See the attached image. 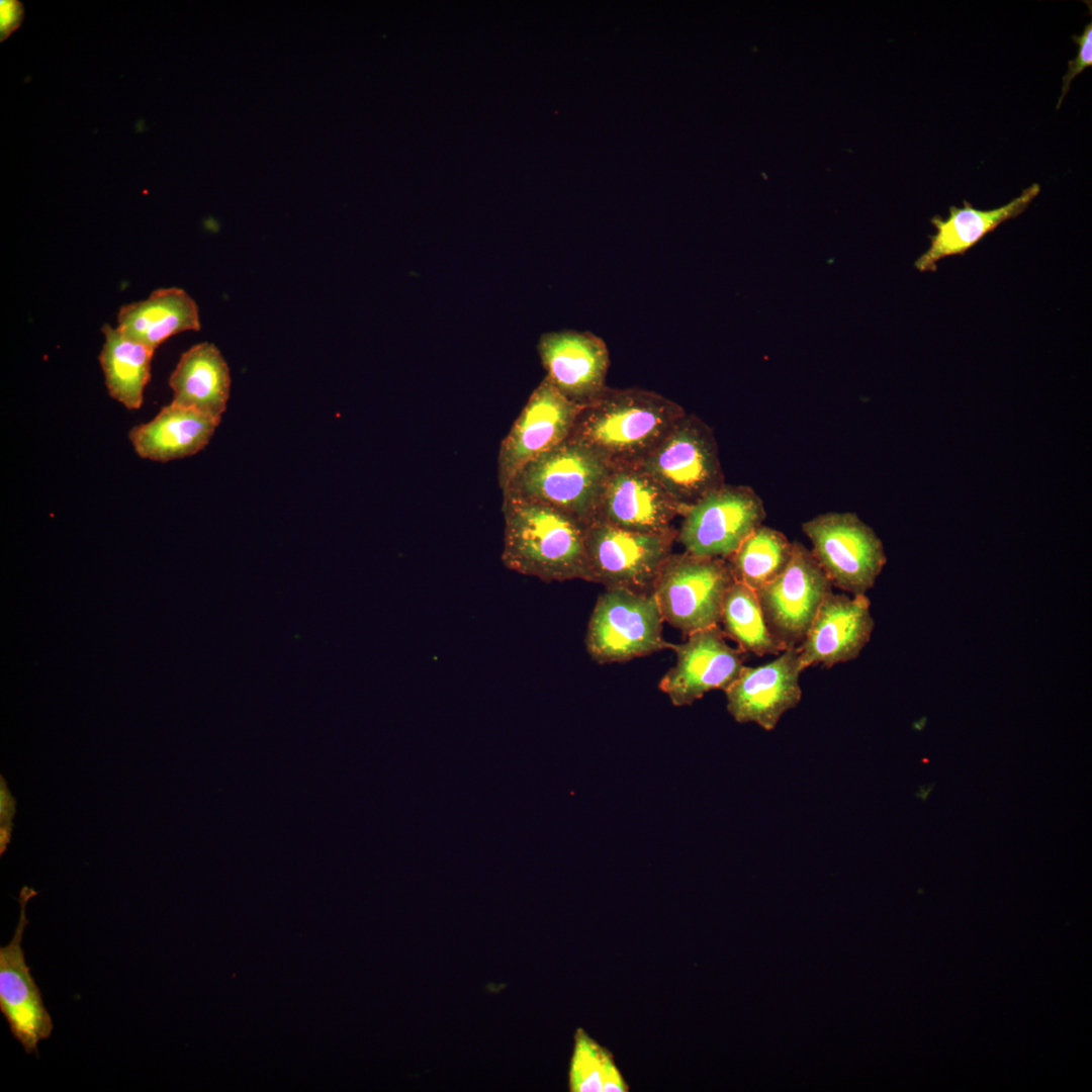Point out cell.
<instances>
[{
	"label": "cell",
	"mask_w": 1092,
	"mask_h": 1092,
	"mask_svg": "<svg viewBox=\"0 0 1092 1092\" xmlns=\"http://www.w3.org/2000/svg\"><path fill=\"white\" fill-rule=\"evenodd\" d=\"M687 414L654 391L606 387L577 414L568 438L610 466L638 465Z\"/></svg>",
	"instance_id": "1"
},
{
	"label": "cell",
	"mask_w": 1092,
	"mask_h": 1092,
	"mask_svg": "<svg viewBox=\"0 0 1092 1092\" xmlns=\"http://www.w3.org/2000/svg\"><path fill=\"white\" fill-rule=\"evenodd\" d=\"M502 562L510 570L545 582H590L585 524L563 511L536 502L503 497Z\"/></svg>",
	"instance_id": "2"
},
{
	"label": "cell",
	"mask_w": 1092,
	"mask_h": 1092,
	"mask_svg": "<svg viewBox=\"0 0 1092 1092\" xmlns=\"http://www.w3.org/2000/svg\"><path fill=\"white\" fill-rule=\"evenodd\" d=\"M609 469L595 452L567 438L524 466L502 493L553 507L587 525L595 521Z\"/></svg>",
	"instance_id": "3"
},
{
	"label": "cell",
	"mask_w": 1092,
	"mask_h": 1092,
	"mask_svg": "<svg viewBox=\"0 0 1092 1092\" xmlns=\"http://www.w3.org/2000/svg\"><path fill=\"white\" fill-rule=\"evenodd\" d=\"M687 510L725 484L712 428L686 414L638 464Z\"/></svg>",
	"instance_id": "4"
},
{
	"label": "cell",
	"mask_w": 1092,
	"mask_h": 1092,
	"mask_svg": "<svg viewBox=\"0 0 1092 1092\" xmlns=\"http://www.w3.org/2000/svg\"><path fill=\"white\" fill-rule=\"evenodd\" d=\"M733 581L727 559L671 553L657 575L653 595L663 621L688 636L720 624Z\"/></svg>",
	"instance_id": "5"
},
{
	"label": "cell",
	"mask_w": 1092,
	"mask_h": 1092,
	"mask_svg": "<svg viewBox=\"0 0 1092 1092\" xmlns=\"http://www.w3.org/2000/svg\"><path fill=\"white\" fill-rule=\"evenodd\" d=\"M653 593L606 588L589 618L585 647L599 664L625 662L670 648Z\"/></svg>",
	"instance_id": "6"
},
{
	"label": "cell",
	"mask_w": 1092,
	"mask_h": 1092,
	"mask_svg": "<svg viewBox=\"0 0 1092 1092\" xmlns=\"http://www.w3.org/2000/svg\"><path fill=\"white\" fill-rule=\"evenodd\" d=\"M802 531L830 583L852 596L866 595L887 563L882 540L854 513L820 514L804 522Z\"/></svg>",
	"instance_id": "7"
},
{
	"label": "cell",
	"mask_w": 1092,
	"mask_h": 1092,
	"mask_svg": "<svg viewBox=\"0 0 1092 1092\" xmlns=\"http://www.w3.org/2000/svg\"><path fill=\"white\" fill-rule=\"evenodd\" d=\"M674 528L662 534L628 531L603 522L585 526L590 582L606 588L653 593L657 575L676 539Z\"/></svg>",
	"instance_id": "8"
},
{
	"label": "cell",
	"mask_w": 1092,
	"mask_h": 1092,
	"mask_svg": "<svg viewBox=\"0 0 1092 1092\" xmlns=\"http://www.w3.org/2000/svg\"><path fill=\"white\" fill-rule=\"evenodd\" d=\"M765 517L754 489L725 483L687 510L675 541L690 554L728 559Z\"/></svg>",
	"instance_id": "9"
},
{
	"label": "cell",
	"mask_w": 1092,
	"mask_h": 1092,
	"mask_svg": "<svg viewBox=\"0 0 1092 1092\" xmlns=\"http://www.w3.org/2000/svg\"><path fill=\"white\" fill-rule=\"evenodd\" d=\"M832 584L804 544L794 541L783 572L755 592L767 629L785 650L804 640Z\"/></svg>",
	"instance_id": "10"
},
{
	"label": "cell",
	"mask_w": 1092,
	"mask_h": 1092,
	"mask_svg": "<svg viewBox=\"0 0 1092 1092\" xmlns=\"http://www.w3.org/2000/svg\"><path fill=\"white\" fill-rule=\"evenodd\" d=\"M580 408L544 377L500 443L497 479L502 491L524 466L569 437Z\"/></svg>",
	"instance_id": "11"
},
{
	"label": "cell",
	"mask_w": 1092,
	"mask_h": 1092,
	"mask_svg": "<svg viewBox=\"0 0 1092 1092\" xmlns=\"http://www.w3.org/2000/svg\"><path fill=\"white\" fill-rule=\"evenodd\" d=\"M726 638L718 625L670 645L676 662L661 678L659 689L674 706L692 705L710 691H726L738 677L746 653L731 647Z\"/></svg>",
	"instance_id": "12"
},
{
	"label": "cell",
	"mask_w": 1092,
	"mask_h": 1092,
	"mask_svg": "<svg viewBox=\"0 0 1092 1092\" xmlns=\"http://www.w3.org/2000/svg\"><path fill=\"white\" fill-rule=\"evenodd\" d=\"M36 895L32 888L24 886L21 889L20 915L14 935L7 945L0 947V1011L24 1052L38 1057V1042L50 1037L54 1024L21 946L28 924L25 907Z\"/></svg>",
	"instance_id": "13"
},
{
	"label": "cell",
	"mask_w": 1092,
	"mask_h": 1092,
	"mask_svg": "<svg viewBox=\"0 0 1092 1092\" xmlns=\"http://www.w3.org/2000/svg\"><path fill=\"white\" fill-rule=\"evenodd\" d=\"M682 509L639 465L610 466L595 521L628 531L662 534L673 529ZM594 521V522H595Z\"/></svg>",
	"instance_id": "14"
},
{
	"label": "cell",
	"mask_w": 1092,
	"mask_h": 1092,
	"mask_svg": "<svg viewBox=\"0 0 1092 1092\" xmlns=\"http://www.w3.org/2000/svg\"><path fill=\"white\" fill-rule=\"evenodd\" d=\"M804 667L798 647L788 648L759 666H743L738 677L724 691L727 711L738 723H755L766 731L802 698L799 678Z\"/></svg>",
	"instance_id": "15"
},
{
	"label": "cell",
	"mask_w": 1092,
	"mask_h": 1092,
	"mask_svg": "<svg viewBox=\"0 0 1092 1092\" xmlns=\"http://www.w3.org/2000/svg\"><path fill=\"white\" fill-rule=\"evenodd\" d=\"M546 378L569 401L585 406L606 389L609 351L590 332L543 334L537 345Z\"/></svg>",
	"instance_id": "16"
},
{
	"label": "cell",
	"mask_w": 1092,
	"mask_h": 1092,
	"mask_svg": "<svg viewBox=\"0 0 1092 1092\" xmlns=\"http://www.w3.org/2000/svg\"><path fill=\"white\" fill-rule=\"evenodd\" d=\"M874 627L866 595L848 597L831 590L798 646L804 669L818 664L831 667L855 659L869 643Z\"/></svg>",
	"instance_id": "17"
},
{
	"label": "cell",
	"mask_w": 1092,
	"mask_h": 1092,
	"mask_svg": "<svg viewBox=\"0 0 1092 1092\" xmlns=\"http://www.w3.org/2000/svg\"><path fill=\"white\" fill-rule=\"evenodd\" d=\"M1039 192L1040 185L1033 183L1017 197L995 209L980 210L964 200L962 207L949 206L946 218L932 216L930 222L936 232L929 236V248L915 261V268L922 273L935 272L940 260L965 255L1003 222L1024 212Z\"/></svg>",
	"instance_id": "18"
},
{
	"label": "cell",
	"mask_w": 1092,
	"mask_h": 1092,
	"mask_svg": "<svg viewBox=\"0 0 1092 1092\" xmlns=\"http://www.w3.org/2000/svg\"><path fill=\"white\" fill-rule=\"evenodd\" d=\"M219 423L211 416L171 402L150 422L132 428L128 438L141 458L168 462L202 450Z\"/></svg>",
	"instance_id": "19"
},
{
	"label": "cell",
	"mask_w": 1092,
	"mask_h": 1092,
	"mask_svg": "<svg viewBox=\"0 0 1092 1092\" xmlns=\"http://www.w3.org/2000/svg\"><path fill=\"white\" fill-rule=\"evenodd\" d=\"M173 403L221 420L231 388L229 366L217 347L200 343L184 352L169 378Z\"/></svg>",
	"instance_id": "20"
},
{
	"label": "cell",
	"mask_w": 1092,
	"mask_h": 1092,
	"mask_svg": "<svg viewBox=\"0 0 1092 1092\" xmlns=\"http://www.w3.org/2000/svg\"><path fill=\"white\" fill-rule=\"evenodd\" d=\"M117 328L155 351L176 334L199 331L198 307L183 289L160 288L144 300L122 305L117 313Z\"/></svg>",
	"instance_id": "21"
},
{
	"label": "cell",
	"mask_w": 1092,
	"mask_h": 1092,
	"mask_svg": "<svg viewBox=\"0 0 1092 1092\" xmlns=\"http://www.w3.org/2000/svg\"><path fill=\"white\" fill-rule=\"evenodd\" d=\"M99 362L109 395L128 410H139L151 378L154 350L104 325Z\"/></svg>",
	"instance_id": "22"
},
{
	"label": "cell",
	"mask_w": 1092,
	"mask_h": 1092,
	"mask_svg": "<svg viewBox=\"0 0 1092 1092\" xmlns=\"http://www.w3.org/2000/svg\"><path fill=\"white\" fill-rule=\"evenodd\" d=\"M792 552L793 542L781 531L760 525L727 561L734 580L756 592L783 572Z\"/></svg>",
	"instance_id": "23"
},
{
	"label": "cell",
	"mask_w": 1092,
	"mask_h": 1092,
	"mask_svg": "<svg viewBox=\"0 0 1092 1092\" xmlns=\"http://www.w3.org/2000/svg\"><path fill=\"white\" fill-rule=\"evenodd\" d=\"M720 623L727 638L745 653L757 656L779 655L785 649L771 637L757 596L745 584L734 580L722 605Z\"/></svg>",
	"instance_id": "24"
},
{
	"label": "cell",
	"mask_w": 1092,
	"mask_h": 1092,
	"mask_svg": "<svg viewBox=\"0 0 1092 1092\" xmlns=\"http://www.w3.org/2000/svg\"><path fill=\"white\" fill-rule=\"evenodd\" d=\"M571 1092H627L629 1087L613 1055L582 1028L574 1034L568 1072Z\"/></svg>",
	"instance_id": "25"
},
{
	"label": "cell",
	"mask_w": 1092,
	"mask_h": 1092,
	"mask_svg": "<svg viewBox=\"0 0 1092 1092\" xmlns=\"http://www.w3.org/2000/svg\"><path fill=\"white\" fill-rule=\"evenodd\" d=\"M1072 39L1078 46V52L1075 59L1068 63V71L1063 77L1062 92L1057 109L1060 108L1075 77L1082 73L1085 68L1092 66V22L1089 21L1085 25L1081 34L1072 35Z\"/></svg>",
	"instance_id": "26"
},
{
	"label": "cell",
	"mask_w": 1092,
	"mask_h": 1092,
	"mask_svg": "<svg viewBox=\"0 0 1092 1092\" xmlns=\"http://www.w3.org/2000/svg\"><path fill=\"white\" fill-rule=\"evenodd\" d=\"M24 9L16 0H2L0 2V36L1 41L6 39L22 23Z\"/></svg>",
	"instance_id": "27"
},
{
	"label": "cell",
	"mask_w": 1092,
	"mask_h": 1092,
	"mask_svg": "<svg viewBox=\"0 0 1092 1092\" xmlns=\"http://www.w3.org/2000/svg\"><path fill=\"white\" fill-rule=\"evenodd\" d=\"M0 782H1L0 783V786H1V788H0V795H1L0 796V799H1V804H0V807H1L0 808V810H1V827H10V828H12V818H13L14 813H15V799L9 793V791L7 789V786H6V782H5V780L3 779L2 776H1Z\"/></svg>",
	"instance_id": "28"
},
{
	"label": "cell",
	"mask_w": 1092,
	"mask_h": 1092,
	"mask_svg": "<svg viewBox=\"0 0 1092 1092\" xmlns=\"http://www.w3.org/2000/svg\"><path fill=\"white\" fill-rule=\"evenodd\" d=\"M935 785V783H932L928 786H921L916 796L921 798L923 801H926L930 792L934 789Z\"/></svg>",
	"instance_id": "29"
}]
</instances>
